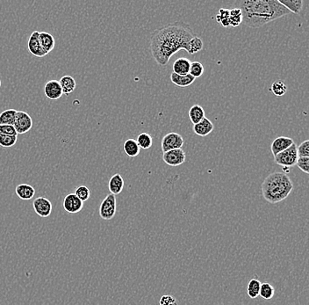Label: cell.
<instances>
[{
    "label": "cell",
    "instance_id": "obj_38",
    "mask_svg": "<svg viewBox=\"0 0 309 305\" xmlns=\"http://www.w3.org/2000/svg\"><path fill=\"white\" fill-rule=\"evenodd\" d=\"M230 10L221 8V9L219 11V14L216 15L217 21L219 23H221L223 20L230 19Z\"/></svg>",
    "mask_w": 309,
    "mask_h": 305
},
{
    "label": "cell",
    "instance_id": "obj_16",
    "mask_svg": "<svg viewBox=\"0 0 309 305\" xmlns=\"http://www.w3.org/2000/svg\"><path fill=\"white\" fill-rule=\"evenodd\" d=\"M191 61L185 58L177 59L173 63V72L177 75L185 76L189 74L191 67Z\"/></svg>",
    "mask_w": 309,
    "mask_h": 305
},
{
    "label": "cell",
    "instance_id": "obj_36",
    "mask_svg": "<svg viewBox=\"0 0 309 305\" xmlns=\"http://www.w3.org/2000/svg\"><path fill=\"white\" fill-rule=\"evenodd\" d=\"M159 305H178L177 301L175 297L171 295H165L161 297Z\"/></svg>",
    "mask_w": 309,
    "mask_h": 305
},
{
    "label": "cell",
    "instance_id": "obj_25",
    "mask_svg": "<svg viewBox=\"0 0 309 305\" xmlns=\"http://www.w3.org/2000/svg\"><path fill=\"white\" fill-rule=\"evenodd\" d=\"M261 283L257 279H252L248 284L247 294L251 299H255L257 296H259L260 291Z\"/></svg>",
    "mask_w": 309,
    "mask_h": 305
},
{
    "label": "cell",
    "instance_id": "obj_24",
    "mask_svg": "<svg viewBox=\"0 0 309 305\" xmlns=\"http://www.w3.org/2000/svg\"><path fill=\"white\" fill-rule=\"evenodd\" d=\"M17 114L15 109H7L0 114V125H12L14 126V120Z\"/></svg>",
    "mask_w": 309,
    "mask_h": 305
},
{
    "label": "cell",
    "instance_id": "obj_20",
    "mask_svg": "<svg viewBox=\"0 0 309 305\" xmlns=\"http://www.w3.org/2000/svg\"><path fill=\"white\" fill-rule=\"evenodd\" d=\"M59 83L62 88V93L69 95L71 93H73L75 91L77 87L75 79L72 78L71 76L66 75L63 76L61 78V80H59Z\"/></svg>",
    "mask_w": 309,
    "mask_h": 305
},
{
    "label": "cell",
    "instance_id": "obj_21",
    "mask_svg": "<svg viewBox=\"0 0 309 305\" xmlns=\"http://www.w3.org/2000/svg\"><path fill=\"white\" fill-rule=\"evenodd\" d=\"M123 149L125 153L129 158H135V157L139 155V153L141 151V149L138 145L136 140L132 139V138L125 141L123 144Z\"/></svg>",
    "mask_w": 309,
    "mask_h": 305
},
{
    "label": "cell",
    "instance_id": "obj_10",
    "mask_svg": "<svg viewBox=\"0 0 309 305\" xmlns=\"http://www.w3.org/2000/svg\"><path fill=\"white\" fill-rule=\"evenodd\" d=\"M39 31H34L31 34V36L28 39L27 42V48L29 52L36 58H43L47 54L45 53L44 50L40 46V41H39Z\"/></svg>",
    "mask_w": 309,
    "mask_h": 305
},
{
    "label": "cell",
    "instance_id": "obj_5",
    "mask_svg": "<svg viewBox=\"0 0 309 305\" xmlns=\"http://www.w3.org/2000/svg\"><path fill=\"white\" fill-rule=\"evenodd\" d=\"M116 197L115 195H107L105 199L103 200L100 207H99V216L104 220H111L115 217L116 214Z\"/></svg>",
    "mask_w": 309,
    "mask_h": 305
},
{
    "label": "cell",
    "instance_id": "obj_32",
    "mask_svg": "<svg viewBox=\"0 0 309 305\" xmlns=\"http://www.w3.org/2000/svg\"><path fill=\"white\" fill-rule=\"evenodd\" d=\"M76 196L78 198V199L81 200L83 203L85 202V201H87V200L90 198V196H91V191L89 189L87 186H80L77 188L75 190Z\"/></svg>",
    "mask_w": 309,
    "mask_h": 305
},
{
    "label": "cell",
    "instance_id": "obj_19",
    "mask_svg": "<svg viewBox=\"0 0 309 305\" xmlns=\"http://www.w3.org/2000/svg\"><path fill=\"white\" fill-rule=\"evenodd\" d=\"M195 78H193V76L190 74H187V75L181 76L177 75L176 73L173 72L172 75H171V80L173 82V84H175L176 86H179V87H187V86H190L191 84H193L194 82Z\"/></svg>",
    "mask_w": 309,
    "mask_h": 305
},
{
    "label": "cell",
    "instance_id": "obj_6",
    "mask_svg": "<svg viewBox=\"0 0 309 305\" xmlns=\"http://www.w3.org/2000/svg\"><path fill=\"white\" fill-rule=\"evenodd\" d=\"M14 127L18 135H23L28 132L33 128V119L31 116L24 111H17Z\"/></svg>",
    "mask_w": 309,
    "mask_h": 305
},
{
    "label": "cell",
    "instance_id": "obj_13",
    "mask_svg": "<svg viewBox=\"0 0 309 305\" xmlns=\"http://www.w3.org/2000/svg\"><path fill=\"white\" fill-rule=\"evenodd\" d=\"M293 143H294V141L290 137H279L274 139L271 146H270V150L275 157V156L278 155V153L288 149Z\"/></svg>",
    "mask_w": 309,
    "mask_h": 305
},
{
    "label": "cell",
    "instance_id": "obj_33",
    "mask_svg": "<svg viewBox=\"0 0 309 305\" xmlns=\"http://www.w3.org/2000/svg\"><path fill=\"white\" fill-rule=\"evenodd\" d=\"M297 153L299 158H309V140H305L297 146Z\"/></svg>",
    "mask_w": 309,
    "mask_h": 305
},
{
    "label": "cell",
    "instance_id": "obj_14",
    "mask_svg": "<svg viewBox=\"0 0 309 305\" xmlns=\"http://www.w3.org/2000/svg\"><path fill=\"white\" fill-rule=\"evenodd\" d=\"M213 128L214 126L212 122L207 117H205L199 123L195 124L193 126V131L199 137H207L212 132Z\"/></svg>",
    "mask_w": 309,
    "mask_h": 305
},
{
    "label": "cell",
    "instance_id": "obj_2",
    "mask_svg": "<svg viewBox=\"0 0 309 305\" xmlns=\"http://www.w3.org/2000/svg\"><path fill=\"white\" fill-rule=\"evenodd\" d=\"M242 11L243 23L250 27H260L290 14L278 0H243L236 2Z\"/></svg>",
    "mask_w": 309,
    "mask_h": 305
},
{
    "label": "cell",
    "instance_id": "obj_9",
    "mask_svg": "<svg viewBox=\"0 0 309 305\" xmlns=\"http://www.w3.org/2000/svg\"><path fill=\"white\" fill-rule=\"evenodd\" d=\"M33 208L39 217L47 218L51 215L53 206L49 199H47L44 196H41L34 201Z\"/></svg>",
    "mask_w": 309,
    "mask_h": 305
},
{
    "label": "cell",
    "instance_id": "obj_37",
    "mask_svg": "<svg viewBox=\"0 0 309 305\" xmlns=\"http://www.w3.org/2000/svg\"><path fill=\"white\" fill-rule=\"evenodd\" d=\"M230 27H238L241 23H243V14L231 15L230 17Z\"/></svg>",
    "mask_w": 309,
    "mask_h": 305
},
{
    "label": "cell",
    "instance_id": "obj_27",
    "mask_svg": "<svg viewBox=\"0 0 309 305\" xmlns=\"http://www.w3.org/2000/svg\"><path fill=\"white\" fill-rule=\"evenodd\" d=\"M270 91L272 92L275 96H283L285 95L287 92V84H285V82L282 80H277L271 84Z\"/></svg>",
    "mask_w": 309,
    "mask_h": 305
},
{
    "label": "cell",
    "instance_id": "obj_18",
    "mask_svg": "<svg viewBox=\"0 0 309 305\" xmlns=\"http://www.w3.org/2000/svg\"><path fill=\"white\" fill-rule=\"evenodd\" d=\"M15 192H16V195H18L19 198L24 201L33 199V197L36 195V189L34 188V186L28 184L19 185L16 186Z\"/></svg>",
    "mask_w": 309,
    "mask_h": 305
},
{
    "label": "cell",
    "instance_id": "obj_12",
    "mask_svg": "<svg viewBox=\"0 0 309 305\" xmlns=\"http://www.w3.org/2000/svg\"><path fill=\"white\" fill-rule=\"evenodd\" d=\"M45 96L50 101H58L62 97V91L58 80H49L44 86Z\"/></svg>",
    "mask_w": 309,
    "mask_h": 305
},
{
    "label": "cell",
    "instance_id": "obj_39",
    "mask_svg": "<svg viewBox=\"0 0 309 305\" xmlns=\"http://www.w3.org/2000/svg\"><path fill=\"white\" fill-rule=\"evenodd\" d=\"M0 88H1V80H0Z\"/></svg>",
    "mask_w": 309,
    "mask_h": 305
},
{
    "label": "cell",
    "instance_id": "obj_34",
    "mask_svg": "<svg viewBox=\"0 0 309 305\" xmlns=\"http://www.w3.org/2000/svg\"><path fill=\"white\" fill-rule=\"evenodd\" d=\"M296 165L305 173H309V158H299Z\"/></svg>",
    "mask_w": 309,
    "mask_h": 305
},
{
    "label": "cell",
    "instance_id": "obj_11",
    "mask_svg": "<svg viewBox=\"0 0 309 305\" xmlns=\"http://www.w3.org/2000/svg\"><path fill=\"white\" fill-rule=\"evenodd\" d=\"M63 208L67 212L75 214L80 212L84 208V203L78 199L75 194H69L63 200Z\"/></svg>",
    "mask_w": 309,
    "mask_h": 305
},
{
    "label": "cell",
    "instance_id": "obj_28",
    "mask_svg": "<svg viewBox=\"0 0 309 305\" xmlns=\"http://www.w3.org/2000/svg\"><path fill=\"white\" fill-rule=\"evenodd\" d=\"M274 292H275V289H274V287H272L270 283H261L259 296H260L262 298L266 299V300L271 299V298L273 297Z\"/></svg>",
    "mask_w": 309,
    "mask_h": 305
},
{
    "label": "cell",
    "instance_id": "obj_15",
    "mask_svg": "<svg viewBox=\"0 0 309 305\" xmlns=\"http://www.w3.org/2000/svg\"><path fill=\"white\" fill-rule=\"evenodd\" d=\"M39 41H40L41 48L47 55L49 52H51L55 48V45H56L55 38L51 34H49L48 32H40Z\"/></svg>",
    "mask_w": 309,
    "mask_h": 305
},
{
    "label": "cell",
    "instance_id": "obj_7",
    "mask_svg": "<svg viewBox=\"0 0 309 305\" xmlns=\"http://www.w3.org/2000/svg\"><path fill=\"white\" fill-rule=\"evenodd\" d=\"M183 145H184V139L177 133H168L164 136L162 140V150L164 153L169 150L181 149Z\"/></svg>",
    "mask_w": 309,
    "mask_h": 305
},
{
    "label": "cell",
    "instance_id": "obj_22",
    "mask_svg": "<svg viewBox=\"0 0 309 305\" xmlns=\"http://www.w3.org/2000/svg\"><path fill=\"white\" fill-rule=\"evenodd\" d=\"M278 2L290 13L295 14H300L303 6L302 0H278Z\"/></svg>",
    "mask_w": 309,
    "mask_h": 305
},
{
    "label": "cell",
    "instance_id": "obj_29",
    "mask_svg": "<svg viewBox=\"0 0 309 305\" xmlns=\"http://www.w3.org/2000/svg\"><path fill=\"white\" fill-rule=\"evenodd\" d=\"M204 43L203 41L201 38H199L196 36L190 41L189 43V49H190V55H194L198 53L199 51H201L203 49Z\"/></svg>",
    "mask_w": 309,
    "mask_h": 305
},
{
    "label": "cell",
    "instance_id": "obj_17",
    "mask_svg": "<svg viewBox=\"0 0 309 305\" xmlns=\"http://www.w3.org/2000/svg\"><path fill=\"white\" fill-rule=\"evenodd\" d=\"M108 188L111 194L114 195H119L122 192L124 188V180L119 173H116L111 177L108 183Z\"/></svg>",
    "mask_w": 309,
    "mask_h": 305
},
{
    "label": "cell",
    "instance_id": "obj_3",
    "mask_svg": "<svg viewBox=\"0 0 309 305\" xmlns=\"http://www.w3.org/2000/svg\"><path fill=\"white\" fill-rule=\"evenodd\" d=\"M293 189V183L287 173H272L265 178L261 190L266 202L276 204L287 199Z\"/></svg>",
    "mask_w": 309,
    "mask_h": 305
},
{
    "label": "cell",
    "instance_id": "obj_31",
    "mask_svg": "<svg viewBox=\"0 0 309 305\" xmlns=\"http://www.w3.org/2000/svg\"><path fill=\"white\" fill-rule=\"evenodd\" d=\"M204 73V66L201 62H191L190 71L189 74L193 76L195 79L201 77Z\"/></svg>",
    "mask_w": 309,
    "mask_h": 305
},
{
    "label": "cell",
    "instance_id": "obj_30",
    "mask_svg": "<svg viewBox=\"0 0 309 305\" xmlns=\"http://www.w3.org/2000/svg\"><path fill=\"white\" fill-rule=\"evenodd\" d=\"M18 141V136L0 135V146L3 148H12Z\"/></svg>",
    "mask_w": 309,
    "mask_h": 305
},
{
    "label": "cell",
    "instance_id": "obj_8",
    "mask_svg": "<svg viewBox=\"0 0 309 305\" xmlns=\"http://www.w3.org/2000/svg\"><path fill=\"white\" fill-rule=\"evenodd\" d=\"M186 154L183 149L169 150L163 154L164 163L170 166H178L186 162Z\"/></svg>",
    "mask_w": 309,
    "mask_h": 305
},
{
    "label": "cell",
    "instance_id": "obj_4",
    "mask_svg": "<svg viewBox=\"0 0 309 305\" xmlns=\"http://www.w3.org/2000/svg\"><path fill=\"white\" fill-rule=\"evenodd\" d=\"M299 157L297 153V145L295 142L287 150H284L274 157L276 164L281 165L283 167H288V168L295 165Z\"/></svg>",
    "mask_w": 309,
    "mask_h": 305
},
{
    "label": "cell",
    "instance_id": "obj_23",
    "mask_svg": "<svg viewBox=\"0 0 309 305\" xmlns=\"http://www.w3.org/2000/svg\"><path fill=\"white\" fill-rule=\"evenodd\" d=\"M188 115H189L191 122L195 125V124L199 123L201 120L205 118V111L202 106L199 105H193L191 107Z\"/></svg>",
    "mask_w": 309,
    "mask_h": 305
},
{
    "label": "cell",
    "instance_id": "obj_26",
    "mask_svg": "<svg viewBox=\"0 0 309 305\" xmlns=\"http://www.w3.org/2000/svg\"><path fill=\"white\" fill-rule=\"evenodd\" d=\"M137 143L140 147V149L148 150L153 144V139L148 133H141L137 137Z\"/></svg>",
    "mask_w": 309,
    "mask_h": 305
},
{
    "label": "cell",
    "instance_id": "obj_1",
    "mask_svg": "<svg viewBox=\"0 0 309 305\" xmlns=\"http://www.w3.org/2000/svg\"><path fill=\"white\" fill-rule=\"evenodd\" d=\"M190 25L183 22L171 23L153 32L150 38V50L155 62L164 66L174 54L179 50L190 53L189 43L195 37Z\"/></svg>",
    "mask_w": 309,
    "mask_h": 305
},
{
    "label": "cell",
    "instance_id": "obj_35",
    "mask_svg": "<svg viewBox=\"0 0 309 305\" xmlns=\"http://www.w3.org/2000/svg\"><path fill=\"white\" fill-rule=\"evenodd\" d=\"M0 135L18 136L15 128L12 125H0Z\"/></svg>",
    "mask_w": 309,
    "mask_h": 305
}]
</instances>
